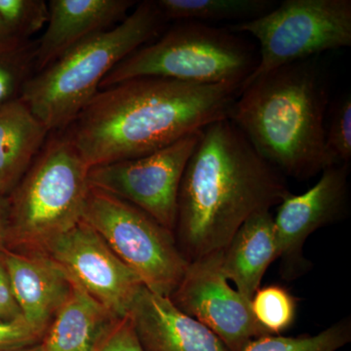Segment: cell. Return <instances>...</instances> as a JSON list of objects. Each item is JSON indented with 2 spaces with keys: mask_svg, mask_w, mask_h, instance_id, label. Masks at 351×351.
I'll return each mask as SVG.
<instances>
[{
  "mask_svg": "<svg viewBox=\"0 0 351 351\" xmlns=\"http://www.w3.org/2000/svg\"><path fill=\"white\" fill-rule=\"evenodd\" d=\"M165 18L143 1L119 25L87 39L34 73L21 100L50 133L64 131L100 91L106 76L138 48L158 38Z\"/></svg>",
  "mask_w": 351,
  "mask_h": 351,
  "instance_id": "obj_4",
  "label": "cell"
},
{
  "mask_svg": "<svg viewBox=\"0 0 351 351\" xmlns=\"http://www.w3.org/2000/svg\"><path fill=\"white\" fill-rule=\"evenodd\" d=\"M49 135L21 99L0 108V195L12 193Z\"/></svg>",
  "mask_w": 351,
  "mask_h": 351,
  "instance_id": "obj_18",
  "label": "cell"
},
{
  "mask_svg": "<svg viewBox=\"0 0 351 351\" xmlns=\"http://www.w3.org/2000/svg\"><path fill=\"white\" fill-rule=\"evenodd\" d=\"M36 334L24 318L13 321L0 320V351L27 348L40 343Z\"/></svg>",
  "mask_w": 351,
  "mask_h": 351,
  "instance_id": "obj_25",
  "label": "cell"
},
{
  "mask_svg": "<svg viewBox=\"0 0 351 351\" xmlns=\"http://www.w3.org/2000/svg\"><path fill=\"white\" fill-rule=\"evenodd\" d=\"M237 34L195 21H182L156 40L120 62L100 90L136 77L154 76L198 84L241 85L258 60Z\"/></svg>",
  "mask_w": 351,
  "mask_h": 351,
  "instance_id": "obj_6",
  "label": "cell"
},
{
  "mask_svg": "<svg viewBox=\"0 0 351 351\" xmlns=\"http://www.w3.org/2000/svg\"><path fill=\"white\" fill-rule=\"evenodd\" d=\"M260 43V58L246 82L321 53L351 45L350 0H285L265 15L228 27Z\"/></svg>",
  "mask_w": 351,
  "mask_h": 351,
  "instance_id": "obj_8",
  "label": "cell"
},
{
  "mask_svg": "<svg viewBox=\"0 0 351 351\" xmlns=\"http://www.w3.org/2000/svg\"><path fill=\"white\" fill-rule=\"evenodd\" d=\"M120 319L73 279L71 295L43 338L45 351H94Z\"/></svg>",
  "mask_w": 351,
  "mask_h": 351,
  "instance_id": "obj_17",
  "label": "cell"
},
{
  "mask_svg": "<svg viewBox=\"0 0 351 351\" xmlns=\"http://www.w3.org/2000/svg\"><path fill=\"white\" fill-rule=\"evenodd\" d=\"M90 167L68 136L54 132L8 196L5 248L46 253L82 221Z\"/></svg>",
  "mask_w": 351,
  "mask_h": 351,
  "instance_id": "obj_5",
  "label": "cell"
},
{
  "mask_svg": "<svg viewBox=\"0 0 351 351\" xmlns=\"http://www.w3.org/2000/svg\"><path fill=\"white\" fill-rule=\"evenodd\" d=\"M201 131L147 156L94 166L89 184L127 201L173 232L182 176Z\"/></svg>",
  "mask_w": 351,
  "mask_h": 351,
  "instance_id": "obj_9",
  "label": "cell"
},
{
  "mask_svg": "<svg viewBox=\"0 0 351 351\" xmlns=\"http://www.w3.org/2000/svg\"><path fill=\"white\" fill-rule=\"evenodd\" d=\"M94 351H144L129 316L120 318Z\"/></svg>",
  "mask_w": 351,
  "mask_h": 351,
  "instance_id": "obj_26",
  "label": "cell"
},
{
  "mask_svg": "<svg viewBox=\"0 0 351 351\" xmlns=\"http://www.w3.org/2000/svg\"><path fill=\"white\" fill-rule=\"evenodd\" d=\"M278 258L274 218L269 210L244 221L223 250L221 269L240 294L251 301L265 271Z\"/></svg>",
  "mask_w": 351,
  "mask_h": 351,
  "instance_id": "obj_16",
  "label": "cell"
},
{
  "mask_svg": "<svg viewBox=\"0 0 351 351\" xmlns=\"http://www.w3.org/2000/svg\"><path fill=\"white\" fill-rule=\"evenodd\" d=\"M4 351H45L44 350V346L43 345V341L40 343H36V345L27 346V348H16V350H9Z\"/></svg>",
  "mask_w": 351,
  "mask_h": 351,
  "instance_id": "obj_30",
  "label": "cell"
},
{
  "mask_svg": "<svg viewBox=\"0 0 351 351\" xmlns=\"http://www.w3.org/2000/svg\"><path fill=\"white\" fill-rule=\"evenodd\" d=\"M2 248H0V320H17L24 317L14 297L12 286L2 257Z\"/></svg>",
  "mask_w": 351,
  "mask_h": 351,
  "instance_id": "obj_27",
  "label": "cell"
},
{
  "mask_svg": "<svg viewBox=\"0 0 351 351\" xmlns=\"http://www.w3.org/2000/svg\"><path fill=\"white\" fill-rule=\"evenodd\" d=\"M348 174L350 164L330 166L306 193L299 195L290 193L278 205L274 218L284 279L293 280L308 269L304 257L307 239L348 215Z\"/></svg>",
  "mask_w": 351,
  "mask_h": 351,
  "instance_id": "obj_11",
  "label": "cell"
},
{
  "mask_svg": "<svg viewBox=\"0 0 351 351\" xmlns=\"http://www.w3.org/2000/svg\"><path fill=\"white\" fill-rule=\"evenodd\" d=\"M14 297L25 322L43 338L66 302L73 278L48 254L1 249Z\"/></svg>",
  "mask_w": 351,
  "mask_h": 351,
  "instance_id": "obj_13",
  "label": "cell"
},
{
  "mask_svg": "<svg viewBox=\"0 0 351 351\" xmlns=\"http://www.w3.org/2000/svg\"><path fill=\"white\" fill-rule=\"evenodd\" d=\"M135 5L133 0H50L49 19L36 39V73L78 44L119 25Z\"/></svg>",
  "mask_w": 351,
  "mask_h": 351,
  "instance_id": "obj_14",
  "label": "cell"
},
{
  "mask_svg": "<svg viewBox=\"0 0 351 351\" xmlns=\"http://www.w3.org/2000/svg\"><path fill=\"white\" fill-rule=\"evenodd\" d=\"M325 147L331 165L350 164L351 159V98L335 105L325 134Z\"/></svg>",
  "mask_w": 351,
  "mask_h": 351,
  "instance_id": "obj_24",
  "label": "cell"
},
{
  "mask_svg": "<svg viewBox=\"0 0 351 351\" xmlns=\"http://www.w3.org/2000/svg\"><path fill=\"white\" fill-rule=\"evenodd\" d=\"M0 17L13 38L34 40L49 19L48 2L44 0H0Z\"/></svg>",
  "mask_w": 351,
  "mask_h": 351,
  "instance_id": "obj_23",
  "label": "cell"
},
{
  "mask_svg": "<svg viewBox=\"0 0 351 351\" xmlns=\"http://www.w3.org/2000/svg\"><path fill=\"white\" fill-rule=\"evenodd\" d=\"M144 351H230L211 330L169 297L141 289L128 315Z\"/></svg>",
  "mask_w": 351,
  "mask_h": 351,
  "instance_id": "obj_15",
  "label": "cell"
},
{
  "mask_svg": "<svg viewBox=\"0 0 351 351\" xmlns=\"http://www.w3.org/2000/svg\"><path fill=\"white\" fill-rule=\"evenodd\" d=\"M8 197L0 195V248L5 246L7 230H8Z\"/></svg>",
  "mask_w": 351,
  "mask_h": 351,
  "instance_id": "obj_28",
  "label": "cell"
},
{
  "mask_svg": "<svg viewBox=\"0 0 351 351\" xmlns=\"http://www.w3.org/2000/svg\"><path fill=\"white\" fill-rule=\"evenodd\" d=\"M18 43H23V41L17 40V39L13 38L12 36H11V34L7 31L3 21H2L1 17H0V48L13 45V44Z\"/></svg>",
  "mask_w": 351,
  "mask_h": 351,
  "instance_id": "obj_29",
  "label": "cell"
},
{
  "mask_svg": "<svg viewBox=\"0 0 351 351\" xmlns=\"http://www.w3.org/2000/svg\"><path fill=\"white\" fill-rule=\"evenodd\" d=\"M315 58L246 83L228 119L283 176L309 179L330 167L325 147L329 86Z\"/></svg>",
  "mask_w": 351,
  "mask_h": 351,
  "instance_id": "obj_3",
  "label": "cell"
},
{
  "mask_svg": "<svg viewBox=\"0 0 351 351\" xmlns=\"http://www.w3.org/2000/svg\"><path fill=\"white\" fill-rule=\"evenodd\" d=\"M157 6L166 21L239 20L245 22L265 15L276 6L270 0H158Z\"/></svg>",
  "mask_w": 351,
  "mask_h": 351,
  "instance_id": "obj_19",
  "label": "cell"
},
{
  "mask_svg": "<svg viewBox=\"0 0 351 351\" xmlns=\"http://www.w3.org/2000/svg\"><path fill=\"white\" fill-rule=\"evenodd\" d=\"M46 254L106 308L125 317L141 289V279L93 228L80 221L50 245Z\"/></svg>",
  "mask_w": 351,
  "mask_h": 351,
  "instance_id": "obj_12",
  "label": "cell"
},
{
  "mask_svg": "<svg viewBox=\"0 0 351 351\" xmlns=\"http://www.w3.org/2000/svg\"><path fill=\"white\" fill-rule=\"evenodd\" d=\"M223 250L189 263L170 295L182 313L216 335L230 351H242L253 339L269 335L254 317L251 301L228 284L221 269Z\"/></svg>",
  "mask_w": 351,
  "mask_h": 351,
  "instance_id": "obj_10",
  "label": "cell"
},
{
  "mask_svg": "<svg viewBox=\"0 0 351 351\" xmlns=\"http://www.w3.org/2000/svg\"><path fill=\"white\" fill-rule=\"evenodd\" d=\"M237 83L145 76L101 89L63 131L89 167L138 158L228 119Z\"/></svg>",
  "mask_w": 351,
  "mask_h": 351,
  "instance_id": "obj_1",
  "label": "cell"
},
{
  "mask_svg": "<svg viewBox=\"0 0 351 351\" xmlns=\"http://www.w3.org/2000/svg\"><path fill=\"white\" fill-rule=\"evenodd\" d=\"M251 309L265 331L278 336L294 322L297 304L286 289L270 285L258 289L252 298Z\"/></svg>",
  "mask_w": 351,
  "mask_h": 351,
  "instance_id": "obj_22",
  "label": "cell"
},
{
  "mask_svg": "<svg viewBox=\"0 0 351 351\" xmlns=\"http://www.w3.org/2000/svg\"><path fill=\"white\" fill-rule=\"evenodd\" d=\"M350 341L351 321L346 317L313 336L260 337L253 339L242 351H339Z\"/></svg>",
  "mask_w": 351,
  "mask_h": 351,
  "instance_id": "obj_20",
  "label": "cell"
},
{
  "mask_svg": "<svg viewBox=\"0 0 351 351\" xmlns=\"http://www.w3.org/2000/svg\"><path fill=\"white\" fill-rule=\"evenodd\" d=\"M36 40L0 48V108L18 100L36 73Z\"/></svg>",
  "mask_w": 351,
  "mask_h": 351,
  "instance_id": "obj_21",
  "label": "cell"
},
{
  "mask_svg": "<svg viewBox=\"0 0 351 351\" xmlns=\"http://www.w3.org/2000/svg\"><path fill=\"white\" fill-rule=\"evenodd\" d=\"M82 221L152 292L170 297L181 282L189 263L174 233L142 210L90 186Z\"/></svg>",
  "mask_w": 351,
  "mask_h": 351,
  "instance_id": "obj_7",
  "label": "cell"
},
{
  "mask_svg": "<svg viewBox=\"0 0 351 351\" xmlns=\"http://www.w3.org/2000/svg\"><path fill=\"white\" fill-rule=\"evenodd\" d=\"M285 176L265 161L230 119L201 131L178 198L174 237L189 263L223 250L247 219L280 204Z\"/></svg>",
  "mask_w": 351,
  "mask_h": 351,
  "instance_id": "obj_2",
  "label": "cell"
}]
</instances>
